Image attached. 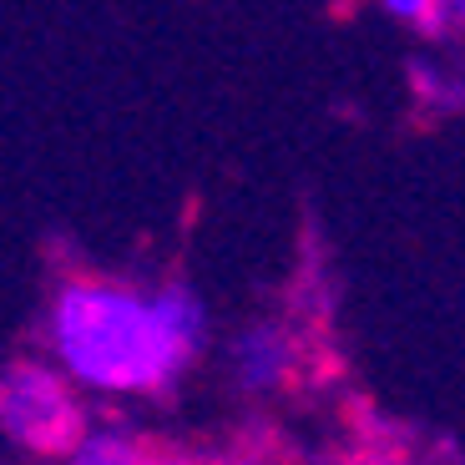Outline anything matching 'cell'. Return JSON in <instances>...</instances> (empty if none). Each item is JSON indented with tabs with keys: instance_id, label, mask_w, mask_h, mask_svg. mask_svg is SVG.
I'll return each mask as SVG.
<instances>
[{
	"instance_id": "7",
	"label": "cell",
	"mask_w": 465,
	"mask_h": 465,
	"mask_svg": "<svg viewBox=\"0 0 465 465\" xmlns=\"http://www.w3.org/2000/svg\"><path fill=\"white\" fill-rule=\"evenodd\" d=\"M223 465H263V460H248V455H238V460H223Z\"/></svg>"
},
{
	"instance_id": "6",
	"label": "cell",
	"mask_w": 465,
	"mask_h": 465,
	"mask_svg": "<svg viewBox=\"0 0 465 465\" xmlns=\"http://www.w3.org/2000/svg\"><path fill=\"white\" fill-rule=\"evenodd\" d=\"M147 465H203V460H193V455H152Z\"/></svg>"
},
{
	"instance_id": "5",
	"label": "cell",
	"mask_w": 465,
	"mask_h": 465,
	"mask_svg": "<svg viewBox=\"0 0 465 465\" xmlns=\"http://www.w3.org/2000/svg\"><path fill=\"white\" fill-rule=\"evenodd\" d=\"M384 5H390L400 21H420V25H430V31H435V21H440V0H384Z\"/></svg>"
},
{
	"instance_id": "1",
	"label": "cell",
	"mask_w": 465,
	"mask_h": 465,
	"mask_svg": "<svg viewBox=\"0 0 465 465\" xmlns=\"http://www.w3.org/2000/svg\"><path fill=\"white\" fill-rule=\"evenodd\" d=\"M208 314L187 289H132L112 279H66L51 299V360L102 395H163L193 364Z\"/></svg>"
},
{
	"instance_id": "9",
	"label": "cell",
	"mask_w": 465,
	"mask_h": 465,
	"mask_svg": "<svg viewBox=\"0 0 465 465\" xmlns=\"http://www.w3.org/2000/svg\"><path fill=\"white\" fill-rule=\"evenodd\" d=\"M0 465H11V460H5V455H0Z\"/></svg>"
},
{
	"instance_id": "3",
	"label": "cell",
	"mask_w": 465,
	"mask_h": 465,
	"mask_svg": "<svg viewBox=\"0 0 465 465\" xmlns=\"http://www.w3.org/2000/svg\"><path fill=\"white\" fill-rule=\"evenodd\" d=\"M293 360H299V349H293L289 329L279 324H253L248 334L232 339V374L243 390H279L293 374Z\"/></svg>"
},
{
	"instance_id": "8",
	"label": "cell",
	"mask_w": 465,
	"mask_h": 465,
	"mask_svg": "<svg viewBox=\"0 0 465 465\" xmlns=\"http://www.w3.org/2000/svg\"><path fill=\"white\" fill-rule=\"evenodd\" d=\"M450 5H455V15H460V21H465V0H450Z\"/></svg>"
},
{
	"instance_id": "4",
	"label": "cell",
	"mask_w": 465,
	"mask_h": 465,
	"mask_svg": "<svg viewBox=\"0 0 465 465\" xmlns=\"http://www.w3.org/2000/svg\"><path fill=\"white\" fill-rule=\"evenodd\" d=\"M147 460L152 450L122 425H86L76 450L66 455V465H147Z\"/></svg>"
},
{
	"instance_id": "2",
	"label": "cell",
	"mask_w": 465,
	"mask_h": 465,
	"mask_svg": "<svg viewBox=\"0 0 465 465\" xmlns=\"http://www.w3.org/2000/svg\"><path fill=\"white\" fill-rule=\"evenodd\" d=\"M71 374L46 360L0 364V435L25 455L66 460L86 435V405Z\"/></svg>"
}]
</instances>
